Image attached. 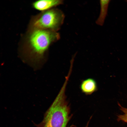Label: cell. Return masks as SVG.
<instances>
[{
	"instance_id": "cell-1",
	"label": "cell",
	"mask_w": 127,
	"mask_h": 127,
	"mask_svg": "<svg viewBox=\"0 0 127 127\" xmlns=\"http://www.w3.org/2000/svg\"><path fill=\"white\" fill-rule=\"evenodd\" d=\"M60 38L56 32L28 28L20 43L21 51L32 61L39 62L43 59L51 44Z\"/></svg>"
},
{
	"instance_id": "cell-2",
	"label": "cell",
	"mask_w": 127,
	"mask_h": 127,
	"mask_svg": "<svg viewBox=\"0 0 127 127\" xmlns=\"http://www.w3.org/2000/svg\"><path fill=\"white\" fill-rule=\"evenodd\" d=\"M68 79H66L59 92L51 105L45 113L43 119L35 124L36 127H74L68 126L72 117L70 114V106L66 100V88Z\"/></svg>"
},
{
	"instance_id": "cell-3",
	"label": "cell",
	"mask_w": 127,
	"mask_h": 127,
	"mask_svg": "<svg viewBox=\"0 0 127 127\" xmlns=\"http://www.w3.org/2000/svg\"><path fill=\"white\" fill-rule=\"evenodd\" d=\"M64 18V14L60 10L52 8L32 16L30 20L28 28L56 32L63 24Z\"/></svg>"
},
{
	"instance_id": "cell-4",
	"label": "cell",
	"mask_w": 127,
	"mask_h": 127,
	"mask_svg": "<svg viewBox=\"0 0 127 127\" xmlns=\"http://www.w3.org/2000/svg\"><path fill=\"white\" fill-rule=\"evenodd\" d=\"M59 0H40L33 2L32 7L34 9L41 12L47 11L62 3Z\"/></svg>"
},
{
	"instance_id": "cell-5",
	"label": "cell",
	"mask_w": 127,
	"mask_h": 127,
	"mask_svg": "<svg viewBox=\"0 0 127 127\" xmlns=\"http://www.w3.org/2000/svg\"><path fill=\"white\" fill-rule=\"evenodd\" d=\"M80 87L82 92L87 95H91L97 90L95 81L91 78L83 80L81 83Z\"/></svg>"
},
{
	"instance_id": "cell-6",
	"label": "cell",
	"mask_w": 127,
	"mask_h": 127,
	"mask_svg": "<svg viewBox=\"0 0 127 127\" xmlns=\"http://www.w3.org/2000/svg\"><path fill=\"white\" fill-rule=\"evenodd\" d=\"M111 0H101L100 1V11L99 16L96 21L98 25L102 26L105 22L107 15L108 9Z\"/></svg>"
},
{
	"instance_id": "cell-7",
	"label": "cell",
	"mask_w": 127,
	"mask_h": 127,
	"mask_svg": "<svg viewBox=\"0 0 127 127\" xmlns=\"http://www.w3.org/2000/svg\"><path fill=\"white\" fill-rule=\"evenodd\" d=\"M118 104L120 107V110L123 113V114L118 115L117 120L118 121H122L127 123V108L123 107L119 103H118Z\"/></svg>"
},
{
	"instance_id": "cell-8",
	"label": "cell",
	"mask_w": 127,
	"mask_h": 127,
	"mask_svg": "<svg viewBox=\"0 0 127 127\" xmlns=\"http://www.w3.org/2000/svg\"></svg>"
}]
</instances>
